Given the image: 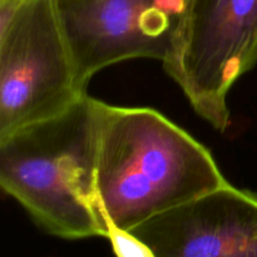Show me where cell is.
Masks as SVG:
<instances>
[{
  "label": "cell",
  "mask_w": 257,
  "mask_h": 257,
  "mask_svg": "<svg viewBox=\"0 0 257 257\" xmlns=\"http://www.w3.org/2000/svg\"><path fill=\"white\" fill-rule=\"evenodd\" d=\"M227 183L212 153L165 114L100 100L95 195L108 230L131 231Z\"/></svg>",
  "instance_id": "6da1fadb"
},
{
  "label": "cell",
  "mask_w": 257,
  "mask_h": 257,
  "mask_svg": "<svg viewBox=\"0 0 257 257\" xmlns=\"http://www.w3.org/2000/svg\"><path fill=\"white\" fill-rule=\"evenodd\" d=\"M100 100L85 93L54 117L0 138V186L64 240L108 236L95 195Z\"/></svg>",
  "instance_id": "7a4b0ae2"
},
{
  "label": "cell",
  "mask_w": 257,
  "mask_h": 257,
  "mask_svg": "<svg viewBox=\"0 0 257 257\" xmlns=\"http://www.w3.org/2000/svg\"><path fill=\"white\" fill-rule=\"evenodd\" d=\"M162 63L195 112L225 132L228 93L257 64V0H186Z\"/></svg>",
  "instance_id": "3957f363"
},
{
  "label": "cell",
  "mask_w": 257,
  "mask_h": 257,
  "mask_svg": "<svg viewBox=\"0 0 257 257\" xmlns=\"http://www.w3.org/2000/svg\"><path fill=\"white\" fill-rule=\"evenodd\" d=\"M85 93L53 0H27L0 30V138L64 112Z\"/></svg>",
  "instance_id": "277c9868"
},
{
  "label": "cell",
  "mask_w": 257,
  "mask_h": 257,
  "mask_svg": "<svg viewBox=\"0 0 257 257\" xmlns=\"http://www.w3.org/2000/svg\"><path fill=\"white\" fill-rule=\"evenodd\" d=\"M79 87L130 59L165 60L186 0H53Z\"/></svg>",
  "instance_id": "5b68a950"
},
{
  "label": "cell",
  "mask_w": 257,
  "mask_h": 257,
  "mask_svg": "<svg viewBox=\"0 0 257 257\" xmlns=\"http://www.w3.org/2000/svg\"><path fill=\"white\" fill-rule=\"evenodd\" d=\"M130 232L153 257H257V192L228 182Z\"/></svg>",
  "instance_id": "8992f818"
},
{
  "label": "cell",
  "mask_w": 257,
  "mask_h": 257,
  "mask_svg": "<svg viewBox=\"0 0 257 257\" xmlns=\"http://www.w3.org/2000/svg\"><path fill=\"white\" fill-rule=\"evenodd\" d=\"M107 240L110 242L113 252L120 257H153L147 246L138 241L130 231L115 228L108 230Z\"/></svg>",
  "instance_id": "52a82bcc"
},
{
  "label": "cell",
  "mask_w": 257,
  "mask_h": 257,
  "mask_svg": "<svg viewBox=\"0 0 257 257\" xmlns=\"http://www.w3.org/2000/svg\"><path fill=\"white\" fill-rule=\"evenodd\" d=\"M27 0H0V30L8 27Z\"/></svg>",
  "instance_id": "ba28073f"
}]
</instances>
